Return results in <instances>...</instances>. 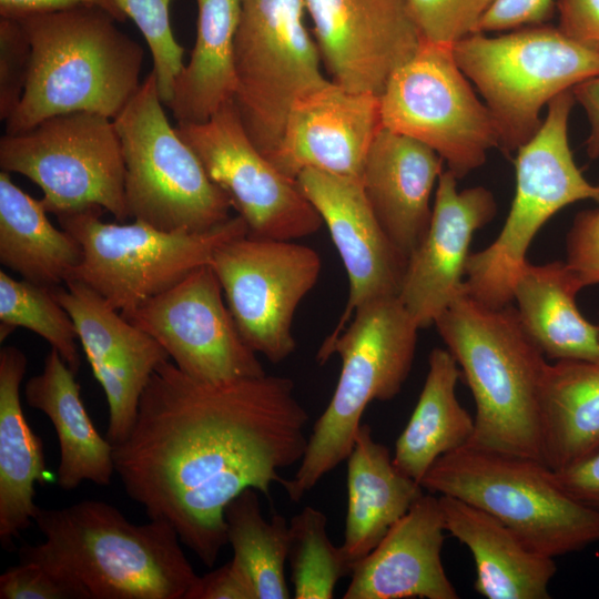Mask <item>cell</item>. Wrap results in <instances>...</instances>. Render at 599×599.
<instances>
[{"label": "cell", "instance_id": "44", "mask_svg": "<svg viewBox=\"0 0 599 599\" xmlns=\"http://www.w3.org/2000/svg\"><path fill=\"white\" fill-rule=\"evenodd\" d=\"M551 471L566 493L599 511V450L568 468Z\"/></svg>", "mask_w": 599, "mask_h": 599}, {"label": "cell", "instance_id": "25", "mask_svg": "<svg viewBox=\"0 0 599 599\" xmlns=\"http://www.w3.org/2000/svg\"><path fill=\"white\" fill-rule=\"evenodd\" d=\"M75 374L51 348L42 372L24 386L27 404L42 412L55 430L60 450L57 484L67 491L83 481L108 486L115 474L113 445L90 418Z\"/></svg>", "mask_w": 599, "mask_h": 599}, {"label": "cell", "instance_id": "3", "mask_svg": "<svg viewBox=\"0 0 599 599\" xmlns=\"http://www.w3.org/2000/svg\"><path fill=\"white\" fill-rule=\"evenodd\" d=\"M475 402L467 445L544 463L540 392L549 363L510 304L464 293L434 324Z\"/></svg>", "mask_w": 599, "mask_h": 599}, {"label": "cell", "instance_id": "32", "mask_svg": "<svg viewBox=\"0 0 599 599\" xmlns=\"http://www.w3.org/2000/svg\"><path fill=\"white\" fill-rule=\"evenodd\" d=\"M459 377L453 355L434 348L417 404L393 454L398 470L419 484L439 457L466 446L473 436L474 417L456 396Z\"/></svg>", "mask_w": 599, "mask_h": 599}, {"label": "cell", "instance_id": "28", "mask_svg": "<svg viewBox=\"0 0 599 599\" xmlns=\"http://www.w3.org/2000/svg\"><path fill=\"white\" fill-rule=\"evenodd\" d=\"M582 290L565 261L526 263L512 285V301L528 334L555 361H599V327L576 304Z\"/></svg>", "mask_w": 599, "mask_h": 599}, {"label": "cell", "instance_id": "20", "mask_svg": "<svg viewBox=\"0 0 599 599\" xmlns=\"http://www.w3.org/2000/svg\"><path fill=\"white\" fill-rule=\"evenodd\" d=\"M296 182L326 225L348 276L347 303L325 338L329 341L344 331L359 306L398 295L407 257L377 221L361 179L306 170Z\"/></svg>", "mask_w": 599, "mask_h": 599}, {"label": "cell", "instance_id": "17", "mask_svg": "<svg viewBox=\"0 0 599 599\" xmlns=\"http://www.w3.org/2000/svg\"><path fill=\"white\" fill-rule=\"evenodd\" d=\"M315 42L332 81L380 95L423 38L407 0H305Z\"/></svg>", "mask_w": 599, "mask_h": 599}, {"label": "cell", "instance_id": "2", "mask_svg": "<svg viewBox=\"0 0 599 599\" xmlns=\"http://www.w3.org/2000/svg\"><path fill=\"white\" fill-rule=\"evenodd\" d=\"M44 540L24 545L19 561H35L69 576L88 599H185L197 575L175 529L163 520L134 524L113 505L82 500L39 508Z\"/></svg>", "mask_w": 599, "mask_h": 599}, {"label": "cell", "instance_id": "29", "mask_svg": "<svg viewBox=\"0 0 599 599\" xmlns=\"http://www.w3.org/2000/svg\"><path fill=\"white\" fill-rule=\"evenodd\" d=\"M196 4L195 44L167 104L177 123L207 121L236 93L234 43L241 0H196Z\"/></svg>", "mask_w": 599, "mask_h": 599}, {"label": "cell", "instance_id": "35", "mask_svg": "<svg viewBox=\"0 0 599 599\" xmlns=\"http://www.w3.org/2000/svg\"><path fill=\"white\" fill-rule=\"evenodd\" d=\"M1 325L23 327L44 338L77 373L81 365L75 325L53 288L16 280L0 271Z\"/></svg>", "mask_w": 599, "mask_h": 599}, {"label": "cell", "instance_id": "31", "mask_svg": "<svg viewBox=\"0 0 599 599\" xmlns=\"http://www.w3.org/2000/svg\"><path fill=\"white\" fill-rule=\"evenodd\" d=\"M40 200L0 173V262L23 280L47 287L65 284L83 252L68 231L55 227Z\"/></svg>", "mask_w": 599, "mask_h": 599}, {"label": "cell", "instance_id": "19", "mask_svg": "<svg viewBox=\"0 0 599 599\" xmlns=\"http://www.w3.org/2000/svg\"><path fill=\"white\" fill-rule=\"evenodd\" d=\"M382 126L379 95L325 79L293 100L268 160L293 180L306 170L359 179Z\"/></svg>", "mask_w": 599, "mask_h": 599}, {"label": "cell", "instance_id": "15", "mask_svg": "<svg viewBox=\"0 0 599 599\" xmlns=\"http://www.w3.org/2000/svg\"><path fill=\"white\" fill-rule=\"evenodd\" d=\"M174 129L229 196L250 235L295 241L323 225L296 180L280 172L254 145L234 100L205 122L177 123Z\"/></svg>", "mask_w": 599, "mask_h": 599}, {"label": "cell", "instance_id": "18", "mask_svg": "<svg viewBox=\"0 0 599 599\" xmlns=\"http://www.w3.org/2000/svg\"><path fill=\"white\" fill-rule=\"evenodd\" d=\"M53 293L70 314L92 373L104 392L109 409L105 437L116 445L131 432L146 385L170 356L87 284L70 280L54 287Z\"/></svg>", "mask_w": 599, "mask_h": 599}, {"label": "cell", "instance_id": "12", "mask_svg": "<svg viewBox=\"0 0 599 599\" xmlns=\"http://www.w3.org/2000/svg\"><path fill=\"white\" fill-rule=\"evenodd\" d=\"M382 125L433 149L457 179L481 166L500 135L453 47L423 40L379 95Z\"/></svg>", "mask_w": 599, "mask_h": 599}, {"label": "cell", "instance_id": "39", "mask_svg": "<svg viewBox=\"0 0 599 599\" xmlns=\"http://www.w3.org/2000/svg\"><path fill=\"white\" fill-rule=\"evenodd\" d=\"M0 599H88L69 576L35 561H19L0 576Z\"/></svg>", "mask_w": 599, "mask_h": 599}, {"label": "cell", "instance_id": "10", "mask_svg": "<svg viewBox=\"0 0 599 599\" xmlns=\"http://www.w3.org/2000/svg\"><path fill=\"white\" fill-rule=\"evenodd\" d=\"M103 212L92 207L58 220L83 252L70 280L93 288L123 316L209 264L225 242L248 234L240 215L209 231L186 232L164 231L138 220L108 223L101 220Z\"/></svg>", "mask_w": 599, "mask_h": 599}, {"label": "cell", "instance_id": "26", "mask_svg": "<svg viewBox=\"0 0 599 599\" xmlns=\"http://www.w3.org/2000/svg\"><path fill=\"white\" fill-rule=\"evenodd\" d=\"M347 512L342 548L351 567L363 560L424 494L362 424L347 457Z\"/></svg>", "mask_w": 599, "mask_h": 599}, {"label": "cell", "instance_id": "6", "mask_svg": "<svg viewBox=\"0 0 599 599\" xmlns=\"http://www.w3.org/2000/svg\"><path fill=\"white\" fill-rule=\"evenodd\" d=\"M420 485L480 508L548 557L599 542V511L566 493L538 460L466 445L439 457Z\"/></svg>", "mask_w": 599, "mask_h": 599}, {"label": "cell", "instance_id": "13", "mask_svg": "<svg viewBox=\"0 0 599 599\" xmlns=\"http://www.w3.org/2000/svg\"><path fill=\"white\" fill-rule=\"evenodd\" d=\"M305 9V0H241L234 101L247 135L267 159L293 100L326 79Z\"/></svg>", "mask_w": 599, "mask_h": 599}, {"label": "cell", "instance_id": "5", "mask_svg": "<svg viewBox=\"0 0 599 599\" xmlns=\"http://www.w3.org/2000/svg\"><path fill=\"white\" fill-rule=\"evenodd\" d=\"M419 329L398 297L389 296L359 306L337 337L324 339L317 362L337 354L341 373L295 475L282 485L291 500H301L347 459L368 404L398 395L413 366Z\"/></svg>", "mask_w": 599, "mask_h": 599}, {"label": "cell", "instance_id": "24", "mask_svg": "<svg viewBox=\"0 0 599 599\" xmlns=\"http://www.w3.org/2000/svg\"><path fill=\"white\" fill-rule=\"evenodd\" d=\"M446 532L473 555L474 588L487 599H549L555 558L530 548L488 512L451 496H438Z\"/></svg>", "mask_w": 599, "mask_h": 599}, {"label": "cell", "instance_id": "22", "mask_svg": "<svg viewBox=\"0 0 599 599\" xmlns=\"http://www.w3.org/2000/svg\"><path fill=\"white\" fill-rule=\"evenodd\" d=\"M439 498L423 494L353 569L344 599H458L441 560Z\"/></svg>", "mask_w": 599, "mask_h": 599}, {"label": "cell", "instance_id": "30", "mask_svg": "<svg viewBox=\"0 0 599 599\" xmlns=\"http://www.w3.org/2000/svg\"><path fill=\"white\" fill-rule=\"evenodd\" d=\"M545 465L558 471L599 450V361L548 364L540 392Z\"/></svg>", "mask_w": 599, "mask_h": 599}, {"label": "cell", "instance_id": "16", "mask_svg": "<svg viewBox=\"0 0 599 599\" xmlns=\"http://www.w3.org/2000/svg\"><path fill=\"white\" fill-rule=\"evenodd\" d=\"M124 317L152 336L193 379L219 384L265 375L209 264Z\"/></svg>", "mask_w": 599, "mask_h": 599}, {"label": "cell", "instance_id": "40", "mask_svg": "<svg viewBox=\"0 0 599 599\" xmlns=\"http://www.w3.org/2000/svg\"><path fill=\"white\" fill-rule=\"evenodd\" d=\"M566 264L583 287L599 285V209L578 213L566 237Z\"/></svg>", "mask_w": 599, "mask_h": 599}, {"label": "cell", "instance_id": "8", "mask_svg": "<svg viewBox=\"0 0 599 599\" xmlns=\"http://www.w3.org/2000/svg\"><path fill=\"white\" fill-rule=\"evenodd\" d=\"M575 102L568 90L548 103L540 128L517 150L516 191L500 233L490 245L469 254L466 293L490 307L512 302V285L527 263V250L554 214L578 201L599 203V184L582 175L569 144Z\"/></svg>", "mask_w": 599, "mask_h": 599}, {"label": "cell", "instance_id": "9", "mask_svg": "<svg viewBox=\"0 0 599 599\" xmlns=\"http://www.w3.org/2000/svg\"><path fill=\"white\" fill-rule=\"evenodd\" d=\"M162 105L151 72L113 119L129 216L164 231H209L231 217V201L171 126Z\"/></svg>", "mask_w": 599, "mask_h": 599}, {"label": "cell", "instance_id": "23", "mask_svg": "<svg viewBox=\"0 0 599 599\" xmlns=\"http://www.w3.org/2000/svg\"><path fill=\"white\" fill-rule=\"evenodd\" d=\"M444 160L429 146L384 126L361 174L365 196L380 226L408 258L432 219V195Z\"/></svg>", "mask_w": 599, "mask_h": 599}, {"label": "cell", "instance_id": "37", "mask_svg": "<svg viewBox=\"0 0 599 599\" xmlns=\"http://www.w3.org/2000/svg\"><path fill=\"white\" fill-rule=\"evenodd\" d=\"M494 0H407L423 40L453 47L478 32Z\"/></svg>", "mask_w": 599, "mask_h": 599}, {"label": "cell", "instance_id": "14", "mask_svg": "<svg viewBox=\"0 0 599 599\" xmlns=\"http://www.w3.org/2000/svg\"><path fill=\"white\" fill-rule=\"evenodd\" d=\"M209 265L244 342L274 364L286 359L296 348L295 311L321 274L319 254L295 241L245 234L222 244Z\"/></svg>", "mask_w": 599, "mask_h": 599}, {"label": "cell", "instance_id": "46", "mask_svg": "<svg viewBox=\"0 0 599 599\" xmlns=\"http://www.w3.org/2000/svg\"><path fill=\"white\" fill-rule=\"evenodd\" d=\"M575 101L586 112L590 131L586 140V151L590 159L599 158V75L572 88Z\"/></svg>", "mask_w": 599, "mask_h": 599}, {"label": "cell", "instance_id": "41", "mask_svg": "<svg viewBox=\"0 0 599 599\" xmlns=\"http://www.w3.org/2000/svg\"><path fill=\"white\" fill-rule=\"evenodd\" d=\"M552 9L554 0H494L480 20L478 32L540 26Z\"/></svg>", "mask_w": 599, "mask_h": 599}, {"label": "cell", "instance_id": "1", "mask_svg": "<svg viewBox=\"0 0 599 599\" xmlns=\"http://www.w3.org/2000/svg\"><path fill=\"white\" fill-rule=\"evenodd\" d=\"M284 376L203 383L173 362L152 375L115 474L149 519L163 520L212 568L227 544L224 510L247 488L270 496L300 463L308 413Z\"/></svg>", "mask_w": 599, "mask_h": 599}, {"label": "cell", "instance_id": "11", "mask_svg": "<svg viewBox=\"0 0 599 599\" xmlns=\"http://www.w3.org/2000/svg\"><path fill=\"white\" fill-rule=\"evenodd\" d=\"M2 171L27 176L43 192L40 200L57 217L101 207L129 219L125 164L113 119L94 112L51 116L0 140Z\"/></svg>", "mask_w": 599, "mask_h": 599}, {"label": "cell", "instance_id": "43", "mask_svg": "<svg viewBox=\"0 0 599 599\" xmlns=\"http://www.w3.org/2000/svg\"><path fill=\"white\" fill-rule=\"evenodd\" d=\"M558 29L583 48L599 53V0H558Z\"/></svg>", "mask_w": 599, "mask_h": 599}, {"label": "cell", "instance_id": "27", "mask_svg": "<svg viewBox=\"0 0 599 599\" xmlns=\"http://www.w3.org/2000/svg\"><path fill=\"white\" fill-rule=\"evenodd\" d=\"M27 357L16 346L0 349V541H13L34 522L35 484L45 485L47 467L41 438L28 424L20 399Z\"/></svg>", "mask_w": 599, "mask_h": 599}, {"label": "cell", "instance_id": "21", "mask_svg": "<svg viewBox=\"0 0 599 599\" xmlns=\"http://www.w3.org/2000/svg\"><path fill=\"white\" fill-rule=\"evenodd\" d=\"M457 177L440 174L428 230L407 258L398 300L419 328L435 324L459 295L474 233L497 213L493 193L484 186L458 190Z\"/></svg>", "mask_w": 599, "mask_h": 599}, {"label": "cell", "instance_id": "36", "mask_svg": "<svg viewBox=\"0 0 599 599\" xmlns=\"http://www.w3.org/2000/svg\"><path fill=\"white\" fill-rule=\"evenodd\" d=\"M172 0H116L126 18L133 20L152 54L153 70L160 99L167 106L176 77L182 71L183 47L175 40L170 24Z\"/></svg>", "mask_w": 599, "mask_h": 599}, {"label": "cell", "instance_id": "47", "mask_svg": "<svg viewBox=\"0 0 599 599\" xmlns=\"http://www.w3.org/2000/svg\"><path fill=\"white\" fill-rule=\"evenodd\" d=\"M598 327H599V324H598Z\"/></svg>", "mask_w": 599, "mask_h": 599}, {"label": "cell", "instance_id": "38", "mask_svg": "<svg viewBox=\"0 0 599 599\" xmlns=\"http://www.w3.org/2000/svg\"><path fill=\"white\" fill-rule=\"evenodd\" d=\"M32 48L18 19H0V119L19 105L30 74Z\"/></svg>", "mask_w": 599, "mask_h": 599}, {"label": "cell", "instance_id": "45", "mask_svg": "<svg viewBox=\"0 0 599 599\" xmlns=\"http://www.w3.org/2000/svg\"><path fill=\"white\" fill-rule=\"evenodd\" d=\"M77 7H98L109 12L118 22L126 20L116 0H0V16L21 19Z\"/></svg>", "mask_w": 599, "mask_h": 599}, {"label": "cell", "instance_id": "33", "mask_svg": "<svg viewBox=\"0 0 599 599\" xmlns=\"http://www.w3.org/2000/svg\"><path fill=\"white\" fill-rule=\"evenodd\" d=\"M257 490L247 488L224 510L227 544L233 559L248 576L256 599L292 598L285 578L288 524L276 514L267 521L261 512Z\"/></svg>", "mask_w": 599, "mask_h": 599}, {"label": "cell", "instance_id": "42", "mask_svg": "<svg viewBox=\"0 0 599 599\" xmlns=\"http://www.w3.org/2000/svg\"><path fill=\"white\" fill-rule=\"evenodd\" d=\"M185 599H256L252 582L235 559L197 576Z\"/></svg>", "mask_w": 599, "mask_h": 599}, {"label": "cell", "instance_id": "4", "mask_svg": "<svg viewBox=\"0 0 599 599\" xmlns=\"http://www.w3.org/2000/svg\"><path fill=\"white\" fill-rule=\"evenodd\" d=\"M18 20L32 60L23 97L6 121L7 134L72 112L114 119L139 90L143 49L105 10L77 7Z\"/></svg>", "mask_w": 599, "mask_h": 599}, {"label": "cell", "instance_id": "34", "mask_svg": "<svg viewBox=\"0 0 599 599\" xmlns=\"http://www.w3.org/2000/svg\"><path fill=\"white\" fill-rule=\"evenodd\" d=\"M287 561L295 599H331L338 580L353 571L342 546L328 537L326 515L312 506L288 524Z\"/></svg>", "mask_w": 599, "mask_h": 599}, {"label": "cell", "instance_id": "7", "mask_svg": "<svg viewBox=\"0 0 599 599\" xmlns=\"http://www.w3.org/2000/svg\"><path fill=\"white\" fill-rule=\"evenodd\" d=\"M453 53L493 114L507 153L534 136L555 97L599 75V53L548 26L498 37L475 32L456 42Z\"/></svg>", "mask_w": 599, "mask_h": 599}]
</instances>
